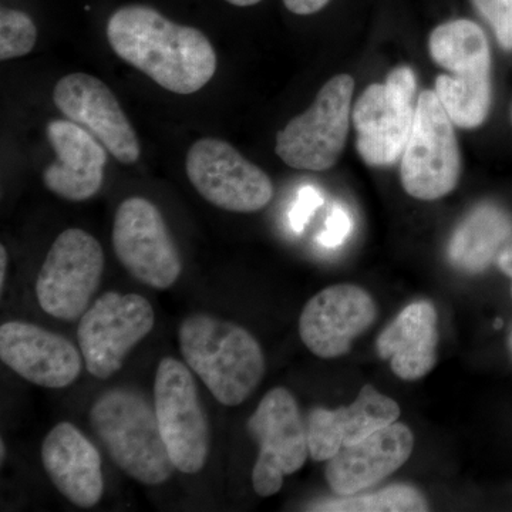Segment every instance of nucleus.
<instances>
[{"mask_svg": "<svg viewBox=\"0 0 512 512\" xmlns=\"http://www.w3.org/2000/svg\"><path fill=\"white\" fill-rule=\"evenodd\" d=\"M42 463L59 493L80 508H92L104 493L96 446L72 423L57 424L42 444Z\"/></svg>", "mask_w": 512, "mask_h": 512, "instance_id": "20", "label": "nucleus"}, {"mask_svg": "<svg viewBox=\"0 0 512 512\" xmlns=\"http://www.w3.org/2000/svg\"><path fill=\"white\" fill-rule=\"evenodd\" d=\"M508 346H510V350H511V353H512V330H511V333H510V339H508Z\"/></svg>", "mask_w": 512, "mask_h": 512, "instance_id": "33", "label": "nucleus"}, {"mask_svg": "<svg viewBox=\"0 0 512 512\" xmlns=\"http://www.w3.org/2000/svg\"><path fill=\"white\" fill-rule=\"evenodd\" d=\"M154 409L175 468L200 473L210 454V423L190 367L174 357H164L157 367Z\"/></svg>", "mask_w": 512, "mask_h": 512, "instance_id": "7", "label": "nucleus"}, {"mask_svg": "<svg viewBox=\"0 0 512 512\" xmlns=\"http://www.w3.org/2000/svg\"><path fill=\"white\" fill-rule=\"evenodd\" d=\"M185 170L198 194L224 211L252 214L264 210L274 197L268 174L220 138L195 141Z\"/></svg>", "mask_w": 512, "mask_h": 512, "instance_id": "12", "label": "nucleus"}, {"mask_svg": "<svg viewBox=\"0 0 512 512\" xmlns=\"http://www.w3.org/2000/svg\"><path fill=\"white\" fill-rule=\"evenodd\" d=\"M460 174L453 121L436 92H423L400 165L404 191L416 200H440L457 187Z\"/></svg>", "mask_w": 512, "mask_h": 512, "instance_id": "6", "label": "nucleus"}, {"mask_svg": "<svg viewBox=\"0 0 512 512\" xmlns=\"http://www.w3.org/2000/svg\"><path fill=\"white\" fill-rule=\"evenodd\" d=\"M153 306L137 293L106 292L84 312L77 328L87 372L96 379L116 375L128 353L154 328Z\"/></svg>", "mask_w": 512, "mask_h": 512, "instance_id": "10", "label": "nucleus"}, {"mask_svg": "<svg viewBox=\"0 0 512 512\" xmlns=\"http://www.w3.org/2000/svg\"><path fill=\"white\" fill-rule=\"evenodd\" d=\"M350 229H352V220L348 212L342 207H335L326 221L325 231L319 235V244L326 248L339 247L349 237Z\"/></svg>", "mask_w": 512, "mask_h": 512, "instance_id": "26", "label": "nucleus"}, {"mask_svg": "<svg viewBox=\"0 0 512 512\" xmlns=\"http://www.w3.org/2000/svg\"><path fill=\"white\" fill-rule=\"evenodd\" d=\"M330 0H284L286 9L295 15L309 16L320 12Z\"/></svg>", "mask_w": 512, "mask_h": 512, "instance_id": "28", "label": "nucleus"}, {"mask_svg": "<svg viewBox=\"0 0 512 512\" xmlns=\"http://www.w3.org/2000/svg\"><path fill=\"white\" fill-rule=\"evenodd\" d=\"M416 76L410 67L394 69L386 82L370 84L353 110L357 153L367 165L390 167L403 156L412 134Z\"/></svg>", "mask_w": 512, "mask_h": 512, "instance_id": "8", "label": "nucleus"}, {"mask_svg": "<svg viewBox=\"0 0 512 512\" xmlns=\"http://www.w3.org/2000/svg\"><path fill=\"white\" fill-rule=\"evenodd\" d=\"M100 242L79 228L63 231L53 242L36 281L40 308L53 318H82L104 272Z\"/></svg>", "mask_w": 512, "mask_h": 512, "instance_id": "9", "label": "nucleus"}, {"mask_svg": "<svg viewBox=\"0 0 512 512\" xmlns=\"http://www.w3.org/2000/svg\"><path fill=\"white\" fill-rule=\"evenodd\" d=\"M377 306L360 286H329L306 303L299 318V335L306 348L320 359L346 355L353 340L372 328Z\"/></svg>", "mask_w": 512, "mask_h": 512, "instance_id": "15", "label": "nucleus"}, {"mask_svg": "<svg viewBox=\"0 0 512 512\" xmlns=\"http://www.w3.org/2000/svg\"><path fill=\"white\" fill-rule=\"evenodd\" d=\"M511 238V218L494 205H481L454 232L448 258L461 271L477 274L498 258Z\"/></svg>", "mask_w": 512, "mask_h": 512, "instance_id": "22", "label": "nucleus"}, {"mask_svg": "<svg viewBox=\"0 0 512 512\" xmlns=\"http://www.w3.org/2000/svg\"><path fill=\"white\" fill-rule=\"evenodd\" d=\"M353 92L349 74L323 84L312 106L279 131L278 157L295 170L326 171L338 163L348 140Z\"/></svg>", "mask_w": 512, "mask_h": 512, "instance_id": "5", "label": "nucleus"}, {"mask_svg": "<svg viewBox=\"0 0 512 512\" xmlns=\"http://www.w3.org/2000/svg\"><path fill=\"white\" fill-rule=\"evenodd\" d=\"M107 39L121 60L171 93L200 92L217 72V53L201 30L171 22L150 6L116 10Z\"/></svg>", "mask_w": 512, "mask_h": 512, "instance_id": "1", "label": "nucleus"}, {"mask_svg": "<svg viewBox=\"0 0 512 512\" xmlns=\"http://www.w3.org/2000/svg\"><path fill=\"white\" fill-rule=\"evenodd\" d=\"M498 269L503 272L504 275L512 278V247H507L498 255L497 258ZM511 298H512V286H511Z\"/></svg>", "mask_w": 512, "mask_h": 512, "instance_id": "29", "label": "nucleus"}, {"mask_svg": "<svg viewBox=\"0 0 512 512\" xmlns=\"http://www.w3.org/2000/svg\"><path fill=\"white\" fill-rule=\"evenodd\" d=\"M249 436L259 446L252 485L261 497L279 493L284 477L305 466L309 456L308 431L299 404L285 387L265 394L247 423Z\"/></svg>", "mask_w": 512, "mask_h": 512, "instance_id": "11", "label": "nucleus"}, {"mask_svg": "<svg viewBox=\"0 0 512 512\" xmlns=\"http://www.w3.org/2000/svg\"><path fill=\"white\" fill-rule=\"evenodd\" d=\"M6 271H8V252L6 248L0 247V288H5Z\"/></svg>", "mask_w": 512, "mask_h": 512, "instance_id": "30", "label": "nucleus"}, {"mask_svg": "<svg viewBox=\"0 0 512 512\" xmlns=\"http://www.w3.org/2000/svg\"><path fill=\"white\" fill-rule=\"evenodd\" d=\"M400 417L399 404L372 384H365L355 402L336 410L315 407L306 421L309 456L328 461L343 446L359 443Z\"/></svg>", "mask_w": 512, "mask_h": 512, "instance_id": "19", "label": "nucleus"}, {"mask_svg": "<svg viewBox=\"0 0 512 512\" xmlns=\"http://www.w3.org/2000/svg\"><path fill=\"white\" fill-rule=\"evenodd\" d=\"M439 316L430 301L410 303L376 340L377 355L389 360L394 375L413 382L437 363Z\"/></svg>", "mask_w": 512, "mask_h": 512, "instance_id": "21", "label": "nucleus"}, {"mask_svg": "<svg viewBox=\"0 0 512 512\" xmlns=\"http://www.w3.org/2000/svg\"><path fill=\"white\" fill-rule=\"evenodd\" d=\"M178 340L187 366L224 406L244 403L264 379V350L237 323L194 313L181 323Z\"/></svg>", "mask_w": 512, "mask_h": 512, "instance_id": "2", "label": "nucleus"}, {"mask_svg": "<svg viewBox=\"0 0 512 512\" xmlns=\"http://www.w3.org/2000/svg\"><path fill=\"white\" fill-rule=\"evenodd\" d=\"M53 101L67 120L90 131L117 161L137 163L140 141L106 83L86 73L67 74L56 83Z\"/></svg>", "mask_w": 512, "mask_h": 512, "instance_id": "14", "label": "nucleus"}, {"mask_svg": "<svg viewBox=\"0 0 512 512\" xmlns=\"http://www.w3.org/2000/svg\"><path fill=\"white\" fill-rule=\"evenodd\" d=\"M323 204L322 195L313 187H303L298 194V200L293 204L291 215V225L296 232L305 229L306 224L311 220L313 212L318 210Z\"/></svg>", "mask_w": 512, "mask_h": 512, "instance_id": "27", "label": "nucleus"}, {"mask_svg": "<svg viewBox=\"0 0 512 512\" xmlns=\"http://www.w3.org/2000/svg\"><path fill=\"white\" fill-rule=\"evenodd\" d=\"M511 120H512V111H511Z\"/></svg>", "mask_w": 512, "mask_h": 512, "instance_id": "34", "label": "nucleus"}, {"mask_svg": "<svg viewBox=\"0 0 512 512\" xmlns=\"http://www.w3.org/2000/svg\"><path fill=\"white\" fill-rule=\"evenodd\" d=\"M37 42L35 22L22 10H0V60L29 55Z\"/></svg>", "mask_w": 512, "mask_h": 512, "instance_id": "24", "label": "nucleus"}, {"mask_svg": "<svg viewBox=\"0 0 512 512\" xmlns=\"http://www.w3.org/2000/svg\"><path fill=\"white\" fill-rule=\"evenodd\" d=\"M111 238L120 264L141 284L163 291L180 278V252L153 202L141 197L121 202Z\"/></svg>", "mask_w": 512, "mask_h": 512, "instance_id": "13", "label": "nucleus"}, {"mask_svg": "<svg viewBox=\"0 0 512 512\" xmlns=\"http://www.w3.org/2000/svg\"><path fill=\"white\" fill-rule=\"evenodd\" d=\"M225 2L238 6V8H248V6H254L256 3L262 2V0H225Z\"/></svg>", "mask_w": 512, "mask_h": 512, "instance_id": "31", "label": "nucleus"}, {"mask_svg": "<svg viewBox=\"0 0 512 512\" xmlns=\"http://www.w3.org/2000/svg\"><path fill=\"white\" fill-rule=\"evenodd\" d=\"M0 359L26 382L46 389L76 382L84 362L69 339L20 320L0 326Z\"/></svg>", "mask_w": 512, "mask_h": 512, "instance_id": "16", "label": "nucleus"}, {"mask_svg": "<svg viewBox=\"0 0 512 512\" xmlns=\"http://www.w3.org/2000/svg\"><path fill=\"white\" fill-rule=\"evenodd\" d=\"M0 453H2V460H5V443H3V441H2V451H0Z\"/></svg>", "mask_w": 512, "mask_h": 512, "instance_id": "32", "label": "nucleus"}, {"mask_svg": "<svg viewBox=\"0 0 512 512\" xmlns=\"http://www.w3.org/2000/svg\"><path fill=\"white\" fill-rule=\"evenodd\" d=\"M434 62L450 74H440L436 94L456 126L477 128L491 107V52L484 30L467 19L437 26L429 39Z\"/></svg>", "mask_w": 512, "mask_h": 512, "instance_id": "4", "label": "nucleus"}, {"mask_svg": "<svg viewBox=\"0 0 512 512\" xmlns=\"http://www.w3.org/2000/svg\"><path fill=\"white\" fill-rule=\"evenodd\" d=\"M90 424L114 464L138 483L160 485L173 476L156 409L143 393L127 387L106 390L90 409Z\"/></svg>", "mask_w": 512, "mask_h": 512, "instance_id": "3", "label": "nucleus"}, {"mask_svg": "<svg viewBox=\"0 0 512 512\" xmlns=\"http://www.w3.org/2000/svg\"><path fill=\"white\" fill-rule=\"evenodd\" d=\"M47 138L57 157L43 171L47 190L72 202L93 198L103 185L106 147L90 131L70 120L50 121Z\"/></svg>", "mask_w": 512, "mask_h": 512, "instance_id": "18", "label": "nucleus"}, {"mask_svg": "<svg viewBox=\"0 0 512 512\" xmlns=\"http://www.w3.org/2000/svg\"><path fill=\"white\" fill-rule=\"evenodd\" d=\"M414 436L402 423H392L376 430L366 439L343 446L328 460L326 480L333 493L359 494L392 476L412 456Z\"/></svg>", "mask_w": 512, "mask_h": 512, "instance_id": "17", "label": "nucleus"}, {"mask_svg": "<svg viewBox=\"0 0 512 512\" xmlns=\"http://www.w3.org/2000/svg\"><path fill=\"white\" fill-rule=\"evenodd\" d=\"M474 8L493 29L498 43L512 50V0H471Z\"/></svg>", "mask_w": 512, "mask_h": 512, "instance_id": "25", "label": "nucleus"}, {"mask_svg": "<svg viewBox=\"0 0 512 512\" xmlns=\"http://www.w3.org/2000/svg\"><path fill=\"white\" fill-rule=\"evenodd\" d=\"M311 511L336 512H421L429 511L426 497L412 485L399 484L376 493L346 495L313 504Z\"/></svg>", "mask_w": 512, "mask_h": 512, "instance_id": "23", "label": "nucleus"}]
</instances>
